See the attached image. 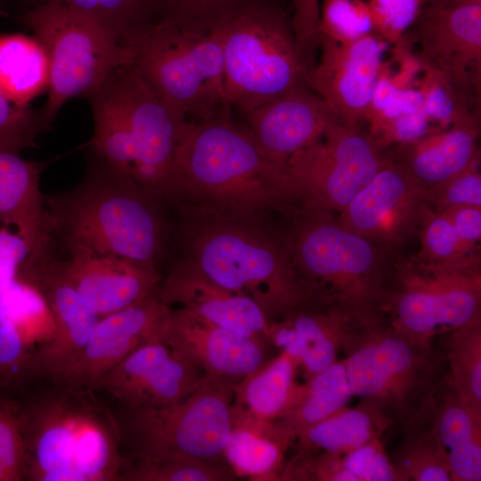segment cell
<instances>
[{
    "label": "cell",
    "mask_w": 481,
    "mask_h": 481,
    "mask_svg": "<svg viewBox=\"0 0 481 481\" xmlns=\"http://www.w3.org/2000/svg\"><path fill=\"white\" fill-rule=\"evenodd\" d=\"M45 260L101 317L126 308L157 291L163 274L126 258L47 247Z\"/></svg>",
    "instance_id": "d6986e66"
},
{
    "label": "cell",
    "mask_w": 481,
    "mask_h": 481,
    "mask_svg": "<svg viewBox=\"0 0 481 481\" xmlns=\"http://www.w3.org/2000/svg\"><path fill=\"white\" fill-rule=\"evenodd\" d=\"M45 162L0 151V222L13 226L27 249L37 256L49 239V226L39 180ZM25 257V258H26Z\"/></svg>",
    "instance_id": "484cf974"
},
{
    "label": "cell",
    "mask_w": 481,
    "mask_h": 481,
    "mask_svg": "<svg viewBox=\"0 0 481 481\" xmlns=\"http://www.w3.org/2000/svg\"><path fill=\"white\" fill-rule=\"evenodd\" d=\"M449 217L464 249L477 253L481 240V207L464 205L444 211Z\"/></svg>",
    "instance_id": "816d5d0a"
},
{
    "label": "cell",
    "mask_w": 481,
    "mask_h": 481,
    "mask_svg": "<svg viewBox=\"0 0 481 481\" xmlns=\"http://www.w3.org/2000/svg\"><path fill=\"white\" fill-rule=\"evenodd\" d=\"M15 278L37 291L53 322L49 339L30 353L29 376L59 384L81 357L101 316L42 258L21 264Z\"/></svg>",
    "instance_id": "5bb4252c"
},
{
    "label": "cell",
    "mask_w": 481,
    "mask_h": 481,
    "mask_svg": "<svg viewBox=\"0 0 481 481\" xmlns=\"http://www.w3.org/2000/svg\"><path fill=\"white\" fill-rule=\"evenodd\" d=\"M278 480L356 481L345 467L342 454L310 451L295 452L284 462Z\"/></svg>",
    "instance_id": "f6af8a7d"
},
{
    "label": "cell",
    "mask_w": 481,
    "mask_h": 481,
    "mask_svg": "<svg viewBox=\"0 0 481 481\" xmlns=\"http://www.w3.org/2000/svg\"><path fill=\"white\" fill-rule=\"evenodd\" d=\"M234 475L227 466L215 465L192 457H176L149 464H125L126 481H228Z\"/></svg>",
    "instance_id": "74e56055"
},
{
    "label": "cell",
    "mask_w": 481,
    "mask_h": 481,
    "mask_svg": "<svg viewBox=\"0 0 481 481\" xmlns=\"http://www.w3.org/2000/svg\"><path fill=\"white\" fill-rule=\"evenodd\" d=\"M19 20L34 32L48 57V98L41 110L51 126L67 101L87 98L116 69L133 61L129 47L57 2L45 0Z\"/></svg>",
    "instance_id": "30bf717a"
},
{
    "label": "cell",
    "mask_w": 481,
    "mask_h": 481,
    "mask_svg": "<svg viewBox=\"0 0 481 481\" xmlns=\"http://www.w3.org/2000/svg\"><path fill=\"white\" fill-rule=\"evenodd\" d=\"M358 327L339 309L309 300L270 322L268 341L299 363L306 381L338 360Z\"/></svg>",
    "instance_id": "cb8c5ba5"
},
{
    "label": "cell",
    "mask_w": 481,
    "mask_h": 481,
    "mask_svg": "<svg viewBox=\"0 0 481 481\" xmlns=\"http://www.w3.org/2000/svg\"><path fill=\"white\" fill-rule=\"evenodd\" d=\"M50 126L41 109L19 105L0 91V151L35 147L37 137Z\"/></svg>",
    "instance_id": "b9f144b4"
},
{
    "label": "cell",
    "mask_w": 481,
    "mask_h": 481,
    "mask_svg": "<svg viewBox=\"0 0 481 481\" xmlns=\"http://www.w3.org/2000/svg\"><path fill=\"white\" fill-rule=\"evenodd\" d=\"M480 110H466L443 130L414 142L385 148L386 154L401 165L425 190L458 174L480 158L477 141Z\"/></svg>",
    "instance_id": "d4e9b609"
},
{
    "label": "cell",
    "mask_w": 481,
    "mask_h": 481,
    "mask_svg": "<svg viewBox=\"0 0 481 481\" xmlns=\"http://www.w3.org/2000/svg\"><path fill=\"white\" fill-rule=\"evenodd\" d=\"M479 164L477 158L458 174L426 190L428 205L438 212L464 205L481 207Z\"/></svg>",
    "instance_id": "bcb514c9"
},
{
    "label": "cell",
    "mask_w": 481,
    "mask_h": 481,
    "mask_svg": "<svg viewBox=\"0 0 481 481\" xmlns=\"http://www.w3.org/2000/svg\"><path fill=\"white\" fill-rule=\"evenodd\" d=\"M422 103L418 87H398L382 110L367 120L369 134L395 118L422 109Z\"/></svg>",
    "instance_id": "f907efd6"
},
{
    "label": "cell",
    "mask_w": 481,
    "mask_h": 481,
    "mask_svg": "<svg viewBox=\"0 0 481 481\" xmlns=\"http://www.w3.org/2000/svg\"><path fill=\"white\" fill-rule=\"evenodd\" d=\"M387 159L369 133L336 120L319 141L292 156L284 171L301 207L339 214Z\"/></svg>",
    "instance_id": "4fadbf2b"
},
{
    "label": "cell",
    "mask_w": 481,
    "mask_h": 481,
    "mask_svg": "<svg viewBox=\"0 0 481 481\" xmlns=\"http://www.w3.org/2000/svg\"><path fill=\"white\" fill-rule=\"evenodd\" d=\"M124 119L135 152L131 178L141 187L173 205L180 199L175 156L187 121L162 101L135 69H116L96 89Z\"/></svg>",
    "instance_id": "7c38bea8"
},
{
    "label": "cell",
    "mask_w": 481,
    "mask_h": 481,
    "mask_svg": "<svg viewBox=\"0 0 481 481\" xmlns=\"http://www.w3.org/2000/svg\"><path fill=\"white\" fill-rule=\"evenodd\" d=\"M171 310L155 291L101 317L81 357L58 385L68 389L94 390L109 371L140 346L167 338Z\"/></svg>",
    "instance_id": "ac0fdd59"
},
{
    "label": "cell",
    "mask_w": 481,
    "mask_h": 481,
    "mask_svg": "<svg viewBox=\"0 0 481 481\" xmlns=\"http://www.w3.org/2000/svg\"><path fill=\"white\" fill-rule=\"evenodd\" d=\"M431 420L447 452L452 481H480L481 415L460 399L450 376L437 395Z\"/></svg>",
    "instance_id": "83f0119b"
},
{
    "label": "cell",
    "mask_w": 481,
    "mask_h": 481,
    "mask_svg": "<svg viewBox=\"0 0 481 481\" xmlns=\"http://www.w3.org/2000/svg\"><path fill=\"white\" fill-rule=\"evenodd\" d=\"M92 391L60 387L20 405L27 480H122L118 419Z\"/></svg>",
    "instance_id": "5b68a950"
},
{
    "label": "cell",
    "mask_w": 481,
    "mask_h": 481,
    "mask_svg": "<svg viewBox=\"0 0 481 481\" xmlns=\"http://www.w3.org/2000/svg\"><path fill=\"white\" fill-rule=\"evenodd\" d=\"M289 220L293 261L310 298L363 328L388 321L396 254L346 229L331 211L300 207Z\"/></svg>",
    "instance_id": "277c9868"
},
{
    "label": "cell",
    "mask_w": 481,
    "mask_h": 481,
    "mask_svg": "<svg viewBox=\"0 0 481 481\" xmlns=\"http://www.w3.org/2000/svg\"><path fill=\"white\" fill-rule=\"evenodd\" d=\"M28 462L20 422V405L0 401V481L27 480Z\"/></svg>",
    "instance_id": "7bdbcfd3"
},
{
    "label": "cell",
    "mask_w": 481,
    "mask_h": 481,
    "mask_svg": "<svg viewBox=\"0 0 481 481\" xmlns=\"http://www.w3.org/2000/svg\"><path fill=\"white\" fill-rule=\"evenodd\" d=\"M420 57L423 61V71L418 88L423 98L422 110L431 121L445 129L464 110L479 108L465 101L435 66L421 55Z\"/></svg>",
    "instance_id": "60d3db41"
},
{
    "label": "cell",
    "mask_w": 481,
    "mask_h": 481,
    "mask_svg": "<svg viewBox=\"0 0 481 481\" xmlns=\"http://www.w3.org/2000/svg\"><path fill=\"white\" fill-rule=\"evenodd\" d=\"M237 382L204 374L189 395L174 404L125 408V416L118 422L121 446L126 445L133 464L192 457L227 466L224 449L232 428Z\"/></svg>",
    "instance_id": "ba28073f"
},
{
    "label": "cell",
    "mask_w": 481,
    "mask_h": 481,
    "mask_svg": "<svg viewBox=\"0 0 481 481\" xmlns=\"http://www.w3.org/2000/svg\"><path fill=\"white\" fill-rule=\"evenodd\" d=\"M157 293L170 306L177 305L214 324L270 345V321L254 300L216 285L183 260L163 275Z\"/></svg>",
    "instance_id": "7402d4cb"
},
{
    "label": "cell",
    "mask_w": 481,
    "mask_h": 481,
    "mask_svg": "<svg viewBox=\"0 0 481 481\" xmlns=\"http://www.w3.org/2000/svg\"><path fill=\"white\" fill-rule=\"evenodd\" d=\"M440 130L443 129L431 121L420 109L384 124L370 135L385 149L414 142Z\"/></svg>",
    "instance_id": "c3c4849f"
},
{
    "label": "cell",
    "mask_w": 481,
    "mask_h": 481,
    "mask_svg": "<svg viewBox=\"0 0 481 481\" xmlns=\"http://www.w3.org/2000/svg\"><path fill=\"white\" fill-rule=\"evenodd\" d=\"M317 32L339 43H349L375 33L368 3L319 0Z\"/></svg>",
    "instance_id": "ab89813d"
},
{
    "label": "cell",
    "mask_w": 481,
    "mask_h": 481,
    "mask_svg": "<svg viewBox=\"0 0 481 481\" xmlns=\"http://www.w3.org/2000/svg\"><path fill=\"white\" fill-rule=\"evenodd\" d=\"M427 3L437 6L456 7L481 4V0H428Z\"/></svg>",
    "instance_id": "f5cc1de1"
},
{
    "label": "cell",
    "mask_w": 481,
    "mask_h": 481,
    "mask_svg": "<svg viewBox=\"0 0 481 481\" xmlns=\"http://www.w3.org/2000/svg\"><path fill=\"white\" fill-rule=\"evenodd\" d=\"M434 339L411 337L388 321L357 328L342 351L353 395L377 409L392 430L431 418L449 378L446 356Z\"/></svg>",
    "instance_id": "8992f818"
},
{
    "label": "cell",
    "mask_w": 481,
    "mask_h": 481,
    "mask_svg": "<svg viewBox=\"0 0 481 481\" xmlns=\"http://www.w3.org/2000/svg\"><path fill=\"white\" fill-rule=\"evenodd\" d=\"M44 199L52 249L116 256L161 273L175 230L167 217L171 206L89 146L82 180Z\"/></svg>",
    "instance_id": "6da1fadb"
},
{
    "label": "cell",
    "mask_w": 481,
    "mask_h": 481,
    "mask_svg": "<svg viewBox=\"0 0 481 481\" xmlns=\"http://www.w3.org/2000/svg\"><path fill=\"white\" fill-rule=\"evenodd\" d=\"M356 481H398L383 438L373 439L343 455Z\"/></svg>",
    "instance_id": "7dc6e473"
},
{
    "label": "cell",
    "mask_w": 481,
    "mask_h": 481,
    "mask_svg": "<svg viewBox=\"0 0 481 481\" xmlns=\"http://www.w3.org/2000/svg\"><path fill=\"white\" fill-rule=\"evenodd\" d=\"M291 442L273 423L232 426L224 459L235 477L278 480Z\"/></svg>",
    "instance_id": "4dcf8cb0"
},
{
    "label": "cell",
    "mask_w": 481,
    "mask_h": 481,
    "mask_svg": "<svg viewBox=\"0 0 481 481\" xmlns=\"http://www.w3.org/2000/svg\"><path fill=\"white\" fill-rule=\"evenodd\" d=\"M93 20L120 45L129 47L160 22L159 0H51Z\"/></svg>",
    "instance_id": "d6a6232c"
},
{
    "label": "cell",
    "mask_w": 481,
    "mask_h": 481,
    "mask_svg": "<svg viewBox=\"0 0 481 481\" xmlns=\"http://www.w3.org/2000/svg\"><path fill=\"white\" fill-rule=\"evenodd\" d=\"M49 61L41 42L34 36H0V91L19 105L47 91Z\"/></svg>",
    "instance_id": "1f68e13d"
},
{
    "label": "cell",
    "mask_w": 481,
    "mask_h": 481,
    "mask_svg": "<svg viewBox=\"0 0 481 481\" xmlns=\"http://www.w3.org/2000/svg\"><path fill=\"white\" fill-rule=\"evenodd\" d=\"M353 396L344 360H337L304 384H297L286 410L273 424L293 444L301 432L347 406Z\"/></svg>",
    "instance_id": "f1b7e54d"
},
{
    "label": "cell",
    "mask_w": 481,
    "mask_h": 481,
    "mask_svg": "<svg viewBox=\"0 0 481 481\" xmlns=\"http://www.w3.org/2000/svg\"><path fill=\"white\" fill-rule=\"evenodd\" d=\"M8 281L0 283V387L17 385L29 376L31 353L9 293Z\"/></svg>",
    "instance_id": "8d00e7d4"
},
{
    "label": "cell",
    "mask_w": 481,
    "mask_h": 481,
    "mask_svg": "<svg viewBox=\"0 0 481 481\" xmlns=\"http://www.w3.org/2000/svg\"><path fill=\"white\" fill-rule=\"evenodd\" d=\"M292 25L300 50L306 55L318 46L319 0H292Z\"/></svg>",
    "instance_id": "681fc988"
},
{
    "label": "cell",
    "mask_w": 481,
    "mask_h": 481,
    "mask_svg": "<svg viewBox=\"0 0 481 481\" xmlns=\"http://www.w3.org/2000/svg\"><path fill=\"white\" fill-rule=\"evenodd\" d=\"M216 30L232 108L246 114L285 94L309 87L311 64L298 45L291 15L284 5L249 11Z\"/></svg>",
    "instance_id": "52a82bcc"
},
{
    "label": "cell",
    "mask_w": 481,
    "mask_h": 481,
    "mask_svg": "<svg viewBox=\"0 0 481 481\" xmlns=\"http://www.w3.org/2000/svg\"><path fill=\"white\" fill-rule=\"evenodd\" d=\"M299 363L284 351L262 363L234 385L232 426L273 423L286 410L297 386Z\"/></svg>",
    "instance_id": "4316f807"
},
{
    "label": "cell",
    "mask_w": 481,
    "mask_h": 481,
    "mask_svg": "<svg viewBox=\"0 0 481 481\" xmlns=\"http://www.w3.org/2000/svg\"><path fill=\"white\" fill-rule=\"evenodd\" d=\"M131 65L150 88L187 121L232 118L217 30L201 34L159 22L129 46Z\"/></svg>",
    "instance_id": "9c48e42d"
},
{
    "label": "cell",
    "mask_w": 481,
    "mask_h": 481,
    "mask_svg": "<svg viewBox=\"0 0 481 481\" xmlns=\"http://www.w3.org/2000/svg\"><path fill=\"white\" fill-rule=\"evenodd\" d=\"M167 340L205 375L239 381L265 361L267 345L180 307L171 310Z\"/></svg>",
    "instance_id": "603a6c76"
},
{
    "label": "cell",
    "mask_w": 481,
    "mask_h": 481,
    "mask_svg": "<svg viewBox=\"0 0 481 481\" xmlns=\"http://www.w3.org/2000/svg\"><path fill=\"white\" fill-rule=\"evenodd\" d=\"M244 115L260 151L283 171L292 156L319 141L338 120L309 87L285 94Z\"/></svg>",
    "instance_id": "44dd1931"
},
{
    "label": "cell",
    "mask_w": 481,
    "mask_h": 481,
    "mask_svg": "<svg viewBox=\"0 0 481 481\" xmlns=\"http://www.w3.org/2000/svg\"><path fill=\"white\" fill-rule=\"evenodd\" d=\"M391 432L390 422L373 406L359 401L301 432L291 447L298 451L346 454Z\"/></svg>",
    "instance_id": "f546056e"
},
{
    "label": "cell",
    "mask_w": 481,
    "mask_h": 481,
    "mask_svg": "<svg viewBox=\"0 0 481 481\" xmlns=\"http://www.w3.org/2000/svg\"><path fill=\"white\" fill-rule=\"evenodd\" d=\"M390 45L376 33L349 43L318 35L321 53L307 71L308 86L345 126L362 128L385 53Z\"/></svg>",
    "instance_id": "9a60e30c"
},
{
    "label": "cell",
    "mask_w": 481,
    "mask_h": 481,
    "mask_svg": "<svg viewBox=\"0 0 481 481\" xmlns=\"http://www.w3.org/2000/svg\"><path fill=\"white\" fill-rule=\"evenodd\" d=\"M203 376L164 338L140 346L94 389L107 391L125 408L159 407L184 398Z\"/></svg>",
    "instance_id": "ffe728a7"
},
{
    "label": "cell",
    "mask_w": 481,
    "mask_h": 481,
    "mask_svg": "<svg viewBox=\"0 0 481 481\" xmlns=\"http://www.w3.org/2000/svg\"><path fill=\"white\" fill-rule=\"evenodd\" d=\"M175 165L178 201L239 215L278 212L287 219L301 207L287 174L265 157L248 128L232 118L186 121Z\"/></svg>",
    "instance_id": "3957f363"
},
{
    "label": "cell",
    "mask_w": 481,
    "mask_h": 481,
    "mask_svg": "<svg viewBox=\"0 0 481 481\" xmlns=\"http://www.w3.org/2000/svg\"><path fill=\"white\" fill-rule=\"evenodd\" d=\"M426 204L427 191L387 156L338 217L346 229L396 254L418 231Z\"/></svg>",
    "instance_id": "2e32d148"
},
{
    "label": "cell",
    "mask_w": 481,
    "mask_h": 481,
    "mask_svg": "<svg viewBox=\"0 0 481 481\" xmlns=\"http://www.w3.org/2000/svg\"><path fill=\"white\" fill-rule=\"evenodd\" d=\"M175 235L183 259L205 278L254 300L270 322L312 300L296 269L287 232L267 216L178 201Z\"/></svg>",
    "instance_id": "7a4b0ae2"
},
{
    "label": "cell",
    "mask_w": 481,
    "mask_h": 481,
    "mask_svg": "<svg viewBox=\"0 0 481 481\" xmlns=\"http://www.w3.org/2000/svg\"><path fill=\"white\" fill-rule=\"evenodd\" d=\"M280 0H159L160 22L179 29L208 34L235 17Z\"/></svg>",
    "instance_id": "d590c367"
},
{
    "label": "cell",
    "mask_w": 481,
    "mask_h": 481,
    "mask_svg": "<svg viewBox=\"0 0 481 481\" xmlns=\"http://www.w3.org/2000/svg\"><path fill=\"white\" fill-rule=\"evenodd\" d=\"M386 311L395 329L420 339L481 318L480 255L451 264L396 255Z\"/></svg>",
    "instance_id": "8fae6325"
},
{
    "label": "cell",
    "mask_w": 481,
    "mask_h": 481,
    "mask_svg": "<svg viewBox=\"0 0 481 481\" xmlns=\"http://www.w3.org/2000/svg\"><path fill=\"white\" fill-rule=\"evenodd\" d=\"M407 40L473 106L481 86V4L444 7L426 4Z\"/></svg>",
    "instance_id": "e0dca14e"
},
{
    "label": "cell",
    "mask_w": 481,
    "mask_h": 481,
    "mask_svg": "<svg viewBox=\"0 0 481 481\" xmlns=\"http://www.w3.org/2000/svg\"><path fill=\"white\" fill-rule=\"evenodd\" d=\"M418 231L420 249L414 255L420 261L432 264H451L462 261L479 253L468 252L444 212L426 204L422 209Z\"/></svg>",
    "instance_id": "f35d334b"
},
{
    "label": "cell",
    "mask_w": 481,
    "mask_h": 481,
    "mask_svg": "<svg viewBox=\"0 0 481 481\" xmlns=\"http://www.w3.org/2000/svg\"><path fill=\"white\" fill-rule=\"evenodd\" d=\"M428 0H369L374 32L394 47L404 45Z\"/></svg>",
    "instance_id": "ee69618b"
},
{
    "label": "cell",
    "mask_w": 481,
    "mask_h": 481,
    "mask_svg": "<svg viewBox=\"0 0 481 481\" xmlns=\"http://www.w3.org/2000/svg\"><path fill=\"white\" fill-rule=\"evenodd\" d=\"M389 455L398 481H452L447 452L432 425L431 418L401 433Z\"/></svg>",
    "instance_id": "836d02e7"
},
{
    "label": "cell",
    "mask_w": 481,
    "mask_h": 481,
    "mask_svg": "<svg viewBox=\"0 0 481 481\" xmlns=\"http://www.w3.org/2000/svg\"><path fill=\"white\" fill-rule=\"evenodd\" d=\"M443 349L460 399L481 415V318L447 333Z\"/></svg>",
    "instance_id": "e575fe53"
}]
</instances>
